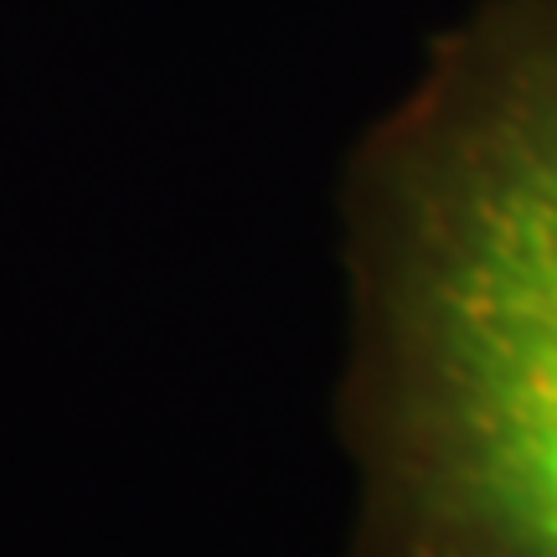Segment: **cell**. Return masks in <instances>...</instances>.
Here are the masks:
<instances>
[{
	"label": "cell",
	"instance_id": "6da1fadb",
	"mask_svg": "<svg viewBox=\"0 0 557 557\" xmlns=\"http://www.w3.org/2000/svg\"><path fill=\"white\" fill-rule=\"evenodd\" d=\"M361 408L387 557H557V0H491L377 145Z\"/></svg>",
	"mask_w": 557,
	"mask_h": 557
}]
</instances>
